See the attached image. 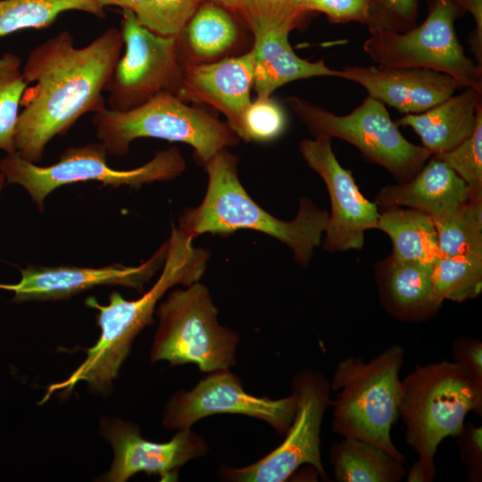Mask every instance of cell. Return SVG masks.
Masks as SVG:
<instances>
[{"mask_svg": "<svg viewBox=\"0 0 482 482\" xmlns=\"http://www.w3.org/2000/svg\"><path fill=\"white\" fill-rule=\"evenodd\" d=\"M123 46L120 29L110 27L83 47L63 30L31 50L22 73L34 86L24 92L14 135L22 159L40 162L51 139L106 108L103 92Z\"/></svg>", "mask_w": 482, "mask_h": 482, "instance_id": "obj_1", "label": "cell"}, {"mask_svg": "<svg viewBox=\"0 0 482 482\" xmlns=\"http://www.w3.org/2000/svg\"><path fill=\"white\" fill-rule=\"evenodd\" d=\"M287 32L271 31L254 36L253 87L257 96H270L281 86L312 77H339L322 60L309 62L295 54Z\"/></svg>", "mask_w": 482, "mask_h": 482, "instance_id": "obj_22", "label": "cell"}, {"mask_svg": "<svg viewBox=\"0 0 482 482\" xmlns=\"http://www.w3.org/2000/svg\"><path fill=\"white\" fill-rule=\"evenodd\" d=\"M432 263L397 261L389 257L378 275V287L386 310L396 319L419 322L434 316L442 303L432 290Z\"/></svg>", "mask_w": 482, "mask_h": 482, "instance_id": "obj_21", "label": "cell"}, {"mask_svg": "<svg viewBox=\"0 0 482 482\" xmlns=\"http://www.w3.org/2000/svg\"><path fill=\"white\" fill-rule=\"evenodd\" d=\"M107 149L101 142L64 150L53 165L38 166L22 159L18 153L0 161V172L11 184L24 187L39 209L54 189L64 185L96 180L104 185L138 187L143 184L172 179L183 173L186 162L177 147L158 152L152 160L131 170L108 165Z\"/></svg>", "mask_w": 482, "mask_h": 482, "instance_id": "obj_8", "label": "cell"}, {"mask_svg": "<svg viewBox=\"0 0 482 482\" xmlns=\"http://www.w3.org/2000/svg\"><path fill=\"white\" fill-rule=\"evenodd\" d=\"M294 393L281 399L258 397L244 390L229 369L209 372L191 390H179L165 404L162 425L168 430L191 428L215 414H240L262 420L277 434H286L295 412Z\"/></svg>", "mask_w": 482, "mask_h": 482, "instance_id": "obj_13", "label": "cell"}, {"mask_svg": "<svg viewBox=\"0 0 482 482\" xmlns=\"http://www.w3.org/2000/svg\"><path fill=\"white\" fill-rule=\"evenodd\" d=\"M218 312L208 287L199 281L172 291L156 311L151 362L193 363L205 373L234 366L239 335L219 323Z\"/></svg>", "mask_w": 482, "mask_h": 482, "instance_id": "obj_7", "label": "cell"}, {"mask_svg": "<svg viewBox=\"0 0 482 482\" xmlns=\"http://www.w3.org/2000/svg\"><path fill=\"white\" fill-rule=\"evenodd\" d=\"M253 53L221 61L183 65L177 96L184 102L209 104L225 115L229 126L238 131L243 115L252 103Z\"/></svg>", "mask_w": 482, "mask_h": 482, "instance_id": "obj_18", "label": "cell"}, {"mask_svg": "<svg viewBox=\"0 0 482 482\" xmlns=\"http://www.w3.org/2000/svg\"><path fill=\"white\" fill-rule=\"evenodd\" d=\"M464 12L474 18L476 28L470 35V45L477 64L482 68V0H453Z\"/></svg>", "mask_w": 482, "mask_h": 482, "instance_id": "obj_38", "label": "cell"}, {"mask_svg": "<svg viewBox=\"0 0 482 482\" xmlns=\"http://www.w3.org/2000/svg\"><path fill=\"white\" fill-rule=\"evenodd\" d=\"M286 125L282 106L270 96H257L245 112L237 136L246 142H269L278 138Z\"/></svg>", "mask_w": 482, "mask_h": 482, "instance_id": "obj_33", "label": "cell"}, {"mask_svg": "<svg viewBox=\"0 0 482 482\" xmlns=\"http://www.w3.org/2000/svg\"><path fill=\"white\" fill-rule=\"evenodd\" d=\"M189 280L190 271L185 261L177 255H169L161 276L140 298L129 301L120 293L112 292L106 305L100 304L94 297L87 298V305L98 311L100 337L96 345L87 350L86 359L68 378L48 387L44 401L55 391L71 390L80 381L96 393L108 391L136 337L145 327L154 324L153 315L158 301L173 286H186Z\"/></svg>", "mask_w": 482, "mask_h": 482, "instance_id": "obj_6", "label": "cell"}, {"mask_svg": "<svg viewBox=\"0 0 482 482\" xmlns=\"http://www.w3.org/2000/svg\"><path fill=\"white\" fill-rule=\"evenodd\" d=\"M471 196L466 182L442 161L431 156L410 180L383 187L375 204L382 209L406 206L436 220Z\"/></svg>", "mask_w": 482, "mask_h": 482, "instance_id": "obj_19", "label": "cell"}, {"mask_svg": "<svg viewBox=\"0 0 482 482\" xmlns=\"http://www.w3.org/2000/svg\"><path fill=\"white\" fill-rule=\"evenodd\" d=\"M339 71V78L360 84L370 96L405 114L421 113L463 87L450 75L425 68L354 65Z\"/></svg>", "mask_w": 482, "mask_h": 482, "instance_id": "obj_17", "label": "cell"}, {"mask_svg": "<svg viewBox=\"0 0 482 482\" xmlns=\"http://www.w3.org/2000/svg\"><path fill=\"white\" fill-rule=\"evenodd\" d=\"M464 88L421 113L405 114L395 124L411 128L432 155L453 150L472 135L482 105V91Z\"/></svg>", "mask_w": 482, "mask_h": 482, "instance_id": "obj_20", "label": "cell"}, {"mask_svg": "<svg viewBox=\"0 0 482 482\" xmlns=\"http://www.w3.org/2000/svg\"><path fill=\"white\" fill-rule=\"evenodd\" d=\"M428 15L412 29L370 34L363 44L367 55L384 67H418L450 75L463 87L482 91V68L466 55L454 21L465 12L453 0H427Z\"/></svg>", "mask_w": 482, "mask_h": 482, "instance_id": "obj_10", "label": "cell"}, {"mask_svg": "<svg viewBox=\"0 0 482 482\" xmlns=\"http://www.w3.org/2000/svg\"><path fill=\"white\" fill-rule=\"evenodd\" d=\"M431 279L433 295L440 303L476 298L482 290V255L440 256L433 263Z\"/></svg>", "mask_w": 482, "mask_h": 482, "instance_id": "obj_28", "label": "cell"}, {"mask_svg": "<svg viewBox=\"0 0 482 482\" xmlns=\"http://www.w3.org/2000/svg\"><path fill=\"white\" fill-rule=\"evenodd\" d=\"M200 0H145L132 11L141 25L164 37H178L197 10Z\"/></svg>", "mask_w": 482, "mask_h": 482, "instance_id": "obj_31", "label": "cell"}, {"mask_svg": "<svg viewBox=\"0 0 482 482\" xmlns=\"http://www.w3.org/2000/svg\"><path fill=\"white\" fill-rule=\"evenodd\" d=\"M461 459L466 466L469 481L482 480V428L472 422H465L461 432L455 436Z\"/></svg>", "mask_w": 482, "mask_h": 482, "instance_id": "obj_36", "label": "cell"}, {"mask_svg": "<svg viewBox=\"0 0 482 482\" xmlns=\"http://www.w3.org/2000/svg\"><path fill=\"white\" fill-rule=\"evenodd\" d=\"M391 239V258L434 263L441 256L437 232L432 217L408 208L382 209L376 228Z\"/></svg>", "mask_w": 482, "mask_h": 482, "instance_id": "obj_24", "label": "cell"}, {"mask_svg": "<svg viewBox=\"0 0 482 482\" xmlns=\"http://www.w3.org/2000/svg\"><path fill=\"white\" fill-rule=\"evenodd\" d=\"M178 37L186 39L198 58L212 59L231 47L237 37V28L225 8L204 1Z\"/></svg>", "mask_w": 482, "mask_h": 482, "instance_id": "obj_26", "label": "cell"}, {"mask_svg": "<svg viewBox=\"0 0 482 482\" xmlns=\"http://www.w3.org/2000/svg\"><path fill=\"white\" fill-rule=\"evenodd\" d=\"M419 0H370L366 26L370 34L405 32L417 25Z\"/></svg>", "mask_w": 482, "mask_h": 482, "instance_id": "obj_34", "label": "cell"}, {"mask_svg": "<svg viewBox=\"0 0 482 482\" xmlns=\"http://www.w3.org/2000/svg\"><path fill=\"white\" fill-rule=\"evenodd\" d=\"M104 8L106 6H118L122 10H133L145 0H96Z\"/></svg>", "mask_w": 482, "mask_h": 482, "instance_id": "obj_39", "label": "cell"}, {"mask_svg": "<svg viewBox=\"0 0 482 482\" xmlns=\"http://www.w3.org/2000/svg\"><path fill=\"white\" fill-rule=\"evenodd\" d=\"M330 392V381L322 372L296 373L292 379L295 412L282 444L253 464L222 468L220 478L234 482H283L299 467L309 464L323 480H328L321 461L320 429L324 413L332 404Z\"/></svg>", "mask_w": 482, "mask_h": 482, "instance_id": "obj_11", "label": "cell"}, {"mask_svg": "<svg viewBox=\"0 0 482 482\" xmlns=\"http://www.w3.org/2000/svg\"><path fill=\"white\" fill-rule=\"evenodd\" d=\"M286 102L314 137L325 135L352 144L368 160L386 168L398 183L410 180L432 156L422 145L409 142L385 104L370 96L345 115L296 96Z\"/></svg>", "mask_w": 482, "mask_h": 482, "instance_id": "obj_9", "label": "cell"}, {"mask_svg": "<svg viewBox=\"0 0 482 482\" xmlns=\"http://www.w3.org/2000/svg\"><path fill=\"white\" fill-rule=\"evenodd\" d=\"M452 356L453 362L482 392V342L470 337H459L453 344Z\"/></svg>", "mask_w": 482, "mask_h": 482, "instance_id": "obj_37", "label": "cell"}, {"mask_svg": "<svg viewBox=\"0 0 482 482\" xmlns=\"http://www.w3.org/2000/svg\"><path fill=\"white\" fill-rule=\"evenodd\" d=\"M308 0H241L237 12L253 35L287 32L299 26L309 11Z\"/></svg>", "mask_w": 482, "mask_h": 482, "instance_id": "obj_30", "label": "cell"}, {"mask_svg": "<svg viewBox=\"0 0 482 482\" xmlns=\"http://www.w3.org/2000/svg\"><path fill=\"white\" fill-rule=\"evenodd\" d=\"M201 2H212L225 9L237 12L241 0H200Z\"/></svg>", "mask_w": 482, "mask_h": 482, "instance_id": "obj_40", "label": "cell"}, {"mask_svg": "<svg viewBox=\"0 0 482 482\" xmlns=\"http://www.w3.org/2000/svg\"><path fill=\"white\" fill-rule=\"evenodd\" d=\"M468 185L471 195H482V105L478 108L472 135L453 150L436 154Z\"/></svg>", "mask_w": 482, "mask_h": 482, "instance_id": "obj_32", "label": "cell"}, {"mask_svg": "<svg viewBox=\"0 0 482 482\" xmlns=\"http://www.w3.org/2000/svg\"><path fill=\"white\" fill-rule=\"evenodd\" d=\"M27 87L21 58L12 53L0 54V151L6 154L17 153L14 135Z\"/></svg>", "mask_w": 482, "mask_h": 482, "instance_id": "obj_29", "label": "cell"}, {"mask_svg": "<svg viewBox=\"0 0 482 482\" xmlns=\"http://www.w3.org/2000/svg\"><path fill=\"white\" fill-rule=\"evenodd\" d=\"M100 432L114 453L104 481L126 482L138 472L159 475L162 482L177 481L182 466L209 451L204 438L191 428L178 430L168 442L156 443L144 439L133 423L104 418Z\"/></svg>", "mask_w": 482, "mask_h": 482, "instance_id": "obj_15", "label": "cell"}, {"mask_svg": "<svg viewBox=\"0 0 482 482\" xmlns=\"http://www.w3.org/2000/svg\"><path fill=\"white\" fill-rule=\"evenodd\" d=\"M328 456L337 482H399L406 476L405 461L355 437L334 441Z\"/></svg>", "mask_w": 482, "mask_h": 482, "instance_id": "obj_23", "label": "cell"}, {"mask_svg": "<svg viewBox=\"0 0 482 482\" xmlns=\"http://www.w3.org/2000/svg\"><path fill=\"white\" fill-rule=\"evenodd\" d=\"M120 32L125 51L104 87L109 109L127 112L163 93L177 96L183 77L177 37L152 32L127 9Z\"/></svg>", "mask_w": 482, "mask_h": 482, "instance_id": "obj_12", "label": "cell"}, {"mask_svg": "<svg viewBox=\"0 0 482 482\" xmlns=\"http://www.w3.org/2000/svg\"><path fill=\"white\" fill-rule=\"evenodd\" d=\"M93 124L108 154L116 156L127 154L135 139L154 137L191 145L198 160L205 164L220 150L239 142L228 123L170 93L158 95L127 112L106 107L94 113Z\"/></svg>", "mask_w": 482, "mask_h": 482, "instance_id": "obj_5", "label": "cell"}, {"mask_svg": "<svg viewBox=\"0 0 482 482\" xmlns=\"http://www.w3.org/2000/svg\"><path fill=\"white\" fill-rule=\"evenodd\" d=\"M370 0H308L309 12H320L334 23L358 21L366 24Z\"/></svg>", "mask_w": 482, "mask_h": 482, "instance_id": "obj_35", "label": "cell"}, {"mask_svg": "<svg viewBox=\"0 0 482 482\" xmlns=\"http://www.w3.org/2000/svg\"><path fill=\"white\" fill-rule=\"evenodd\" d=\"M68 11L105 17V8L96 0H0V37L26 29L47 28Z\"/></svg>", "mask_w": 482, "mask_h": 482, "instance_id": "obj_25", "label": "cell"}, {"mask_svg": "<svg viewBox=\"0 0 482 482\" xmlns=\"http://www.w3.org/2000/svg\"><path fill=\"white\" fill-rule=\"evenodd\" d=\"M331 139L320 135L299 144L303 158L323 179L330 198L331 212L322 247L328 252L361 250L365 231L376 228L378 208L362 195L352 172L341 166L332 150Z\"/></svg>", "mask_w": 482, "mask_h": 482, "instance_id": "obj_14", "label": "cell"}, {"mask_svg": "<svg viewBox=\"0 0 482 482\" xmlns=\"http://www.w3.org/2000/svg\"><path fill=\"white\" fill-rule=\"evenodd\" d=\"M470 411L481 416L482 392L453 362L416 365L401 380L398 415L405 443L418 454L406 472L408 482L433 481L439 444L461 432Z\"/></svg>", "mask_w": 482, "mask_h": 482, "instance_id": "obj_3", "label": "cell"}, {"mask_svg": "<svg viewBox=\"0 0 482 482\" xmlns=\"http://www.w3.org/2000/svg\"><path fill=\"white\" fill-rule=\"evenodd\" d=\"M166 253L167 241L151 258L136 267L29 266L21 269V278L18 283L0 284V288L12 291L15 302L62 300L103 285H119L143 292L145 284L163 264Z\"/></svg>", "mask_w": 482, "mask_h": 482, "instance_id": "obj_16", "label": "cell"}, {"mask_svg": "<svg viewBox=\"0 0 482 482\" xmlns=\"http://www.w3.org/2000/svg\"><path fill=\"white\" fill-rule=\"evenodd\" d=\"M237 161L227 148L205 164L208 185L201 204L187 208L179 218V232L194 240L205 233L230 235L238 229H252L287 245L295 262L307 267L313 250L320 243L328 212L308 197L299 200L292 220H282L263 210L246 193L237 175Z\"/></svg>", "mask_w": 482, "mask_h": 482, "instance_id": "obj_2", "label": "cell"}, {"mask_svg": "<svg viewBox=\"0 0 482 482\" xmlns=\"http://www.w3.org/2000/svg\"><path fill=\"white\" fill-rule=\"evenodd\" d=\"M404 353V348L395 343L369 362L346 357L337 363L330 388L338 391L331 404L334 432L376 445L406 461L391 439L398 417Z\"/></svg>", "mask_w": 482, "mask_h": 482, "instance_id": "obj_4", "label": "cell"}, {"mask_svg": "<svg viewBox=\"0 0 482 482\" xmlns=\"http://www.w3.org/2000/svg\"><path fill=\"white\" fill-rule=\"evenodd\" d=\"M433 220L441 256L482 255V195Z\"/></svg>", "mask_w": 482, "mask_h": 482, "instance_id": "obj_27", "label": "cell"}, {"mask_svg": "<svg viewBox=\"0 0 482 482\" xmlns=\"http://www.w3.org/2000/svg\"><path fill=\"white\" fill-rule=\"evenodd\" d=\"M5 182L4 176L0 172V191L4 187Z\"/></svg>", "mask_w": 482, "mask_h": 482, "instance_id": "obj_41", "label": "cell"}]
</instances>
